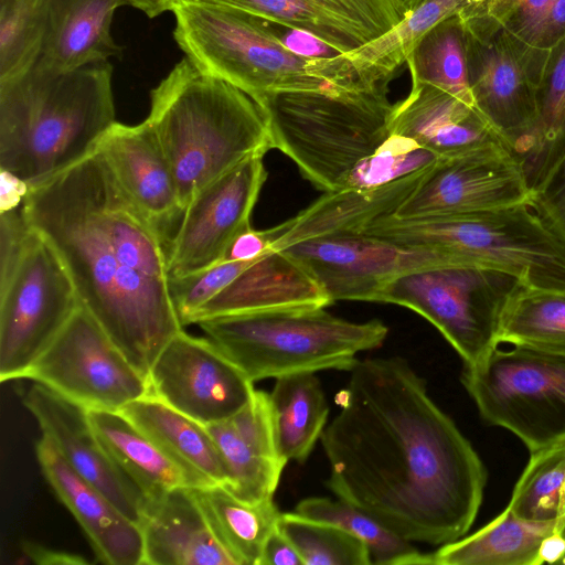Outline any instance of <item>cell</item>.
<instances>
[{"mask_svg": "<svg viewBox=\"0 0 565 565\" xmlns=\"http://www.w3.org/2000/svg\"><path fill=\"white\" fill-rule=\"evenodd\" d=\"M320 441L326 486L409 542L462 537L482 503L487 470L403 358L358 360Z\"/></svg>", "mask_w": 565, "mask_h": 565, "instance_id": "obj_1", "label": "cell"}, {"mask_svg": "<svg viewBox=\"0 0 565 565\" xmlns=\"http://www.w3.org/2000/svg\"><path fill=\"white\" fill-rule=\"evenodd\" d=\"M22 211L61 257L81 305L148 377L160 351L183 329L170 295L163 232L98 150L30 189Z\"/></svg>", "mask_w": 565, "mask_h": 565, "instance_id": "obj_2", "label": "cell"}, {"mask_svg": "<svg viewBox=\"0 0 565 565\" xmlns=\"http://www.w3.org/2000/svg\"><path fill=\"white\" fill-rule=\"evenodd\" d=\"M113 66L33 67L0 84V170L36 188L93 154L116 122Z\"/></svg>", "mask_w": 565, "mask_h": 565, "instance_id": "obj_3", "label": "cell"}, {"mask_svg": "<svg viewBox=\"0 0 565 565\" xmlns=\"http://www.w3.org/2000/svg\"><path fill=\"white\" fill-rule=\"evenodd\" d=\"M146 121L169 162L182 212L205 185L273 149L259 103L188 57L152 89Z\"/></svg>", "mask_w": 565, "mask_h": 565, "instance_id": "obj_4", "label": "cell"}, {"mask_svg": "<svg viewBox=\"0 0 565 565\" xmlns=\"http://www.w3.org/2000/svg\"><path fill=\"white\" fill-rule=\"evenodd\" d=\"M173 38L195 66L258 99L282 93L349 92L338 56L289 50L274 25L203 0H175Z\"/></svg>", "mask_w": 565, "mask_h": 565, "instance_id": "obj_5", "label": "cell"}, {"mask_svg": "<svg viewBox=\"0 0 565 565\" xmlns=\"http://www.w3.org/2000/svg\"><path fill=\"white\" fill-rule=\"evenodd\" d=\"M196 324L253 382L323 370L350 371L362 351L380 348L387 327L351 322L324 307L223 315Z\"/></svg>", "mask_w": 565, "mask_h": 565, "instance_id": "obj_6", "label": "cell"}, {"mask_svg": "<svg viewBox=\"0 0 565 565\" xmlns=\"http://www.w3.org/2000/svg\"><path fill=\"white\" fill-rule=\"evenodd\" d=\"M271 148L288 156L317 188L344 186L354 167L391 135L385 88L282 93L256 99Z\"/></svg>", "mask_w": 565, "mask_h": 565, "instance_id": "obj_7", "label": "cell"}, {"mask_svg": "<svg viewBox=\"0 0 565 565\" xmlns=\"http://www.w3.org/2000/svg\"><path fill=\"white\" fill-rule=\"evenodd\" d=\"M362 233L402 246L429 248L452 263L502 270L527 286L565 289V243L530 204L459 215H390Z\"/></svg>", "mask_w": 565, "mask_h": 565, "instance_id": "obj_8", "label": "cell"}, {"mask_svg": "<svg viewBox=\"0 0 565 565\" xmlns=\"http://www.w3.org/2000/svg\"><path fill=\"white\" fill-rule=\"evenodd\" d=\"M520 284L502 270L449 263L396 277L382 289L376 302L417 312L439 330L465 366H473L498 348L501 311Z\"/></svg>", "mask_w": 565, "mask_h": 565, "instance_id": "obj_9", "label": "cell"}, {"mask_svg": "<svg viewBox=\"0 0 565 565\" xmlns=\"http://www.w3.org/2000/svg\"><path fill=\"white\" fill-rule=\"evenodd\" d=\"M460 13L475 106L523 166L535 145L536 88L548 51L513 35L477 4Z\"/></svg>", "mask_w": 565, "mask_h": 565, "instance_id": "obj_10", "label": "cell"}, {"mask_svg": "<svg viewBox=\"0 0 565 565\" xmlns=\"http://www.w3.org/2000/svg\"><path fill=\"white\" fill-rule=\"evenodd\" d=\"M461 383L480 416L530 452L565 440V354L513 345L465 366Z\"/></svg>", "mask_w": 565, "mask_h": 565, "instance_id": "obj_11", "label": "cell"}, {"mask_svg": "<svg viewBox=\"0 0 565 565\" xmlns=\"http://www.w3.org/2000/svg\"><path fill=\"white\" fill-rule=\"evenodd\" d=\"M81 306L56 250L32 228L21 259L0 288V380L24 375Z\"/></svg>", "mask_w": 565, "mask_h": 565, "instance_id": "obj_12", "label": "cell"}, {"mask_svg": "<svg viewBox=\"0 0 565 565\" xmlns=\"http://www.w3.org/2000/svg\"><path fill=\"white\" fill-rule=\"evenodd\" d=\"M24 379L87 411L119 412L150 394L149 381L84 307L29 369Z\"/></svg>", "mask_w": 565, "mask_h": 565, "instance_id": "obj_13", "label": "cell"}, {"mask_svg": "<svg viewBox=\"0 0 565 565\" xmlns=\"http://www.w3.org/2000/svg\"><path fill=\"white\" fill-rule=\"evenodd\" d=\"M521 161L503 145L440 158L397 209L399 218L470 214L531 204Z\"/></svg>", "mask_w": 565, "mask_h": 565, "instance_id": "obj_14", "label": "cell"}, {"mask_svg": "<svg viewBox=\"0 0 565 565\" xmlns=\"http://www.w3.org/2000/svg\"><path fill=\"white\" fill-rule=\"evenodd\" d=\"M148 381L151 395L204 426L233 416L256 391L212 340L183 329L160 351Z\"/></svg>", "mask_w": 565, "mask_h": 565, "instance_id": "obj_15", "label": "cell"}, {"mask_svg": "<svg viewBox=\"0 0 565 565\" xmlns=\"http://www.w3.org/2000/svg\"><path fill=\"white\" fill-rule=\"evenodd\" d=\"M281 250L311 275L331 302L376 301L396 277L451 263L429 248L402 246L364 233L318 236Z\"/></svg>", "mask_w": 565, "mask_h": 565, "instance_id": "obj_16", "label": "cell"}, {"mask_svg": "<svg viewBox=\"0 0 565 565\" xmlns=\"http://www.w3.org/2000/svg\"><path fill=\"white\" fill-rule=\"evenodd\" d=\"M263 157L243 161L186 204L167 246L169 278L184 277L221 262L232 242L252 228L250 214L267 177Z\"/></svg>", "mask_w": 565, "mask_h": 565, "instance_id": "obj_17", "label": "cell"}, {"mask_svg": "<svg viewBox=\"0 0 565 565\" xmlns=\"http://www.w3.org/2000/svg\"><path fill=\"white\" fill-rule=\"evenodd\" d=\"M65 461L139 525L147 498L117 465L94 431L88 411L44 385L34 383L22 396Z\"/></svg>", "mask_w": 565, "mask_h": 565, "instance_id": "obj_18", "label": "cell"}, {"mask_svg": "<svg viewBox=\"0 0 565 565\" xmlns=\"http://www.w3.org/2000/svg\"><path fill=\"white\" fill-rule=\"evenodd\" d=\"M308 32L337 54L380 38L405 17L395 0H203Z\"/></svg>", "mask_w": 565, "mask_h": 565, "instance_id": "obj_19", "label": "cell"}, {"mask_svg": "<svg viewBox=\"0 0 565 565\" xmlns=\"http://www.w3.org/2000/svg\"><path fill=\"white\" fill-rule=\"evenodd\" d=\"M35 452L45 479L82 526L97 559L107 565H142L140 526L75 472L50 438L42 435Z\"/></svg>", "mask_w": 565, "mask_h": 565, "instance_id": "obj_20", "label": "cell"}, {"mask_svg": "<svg viewBox=\"0 0 565 565\" xmlns=\"http://www.w3.org/2000/svg\"><path fill=\"white\" fill-rule=\"evenodd\" d=\"M390 131L415 140L439 159L504 146L473 104L418 81H412L408 95L393 105Z\"/></svg>", "mask_w": 565, "mask_h": 565, "instance_id": "obj_21", "label": "cell"}, {"mask_svg": "<svg viewBox=\"0 0 565 565\" xmlns=\"http://www.w3.org/2000/svg\"><path fill=\"white\" fill-rule=\"evenodd\" d=\"M206 428L227 472L224 487L244 501L273 499L287 461L276 446L268 393L255 391L237 413Z\"/></svg>", "mask_w": 565, "mask_h": 565, "instance_id": "obj_22", "label": "cell"}, {"mask_svg": "<svg viewBox=\"0 0 565 565\" xmlns=\"http://www.w3.org/2000/svg\"><path fill=\"white\" fill-rule=\"evenodd\" d=\"M139 526L142 565H238L218 540L193 489L147 499Z\"/></svg>", "mask_w": 565, "mask_h": 565, "instance_id": "obj_23", "label": "cell"}, {"mask_svg": "<svg viewBox=\"0 0 565 565\" xmlns=\"http://www.w3.org/2000/svg\"><path fill=\"white\" fill-rule=\"evenodd\" d=\"M430 168L376 188L326 191L292 218L264 231L268 250L323 235L362 233L375 221L394 215Z\"/></svg>", "mask_w": 565, "mask_h": 565, "instance_id": "obj_24", "label": "cell"}, {"mask_svg": "<svg viewBox=\"0 0 565 565\" xmlns=\"http://www.w3.org/2000/svg\"><path fill=\"white\" fill-rule=\"evenodd\" d=\"M97 150L125 192L162 232L175 216H181L171 168L146 120L135 126L116 121Z\"/></svg>", "mask_w": 565, "mask_h": 565, "instance_id": "obj_25", "label": "cell"}, {"mask_svg": "<svg viewBox=\"0 0 565 565\" xmlns=\"http://www.w3.org/2000/svg\"><path fill=\"white\" fill-rule=\"evenodd\" d=\"M330 303L327 294L297 260L282 250H269L196 309L186 326L223 315Z\"/></svg>", "mask_w": 565, "mask_h": 565, "instance_id": "obj_26", "label": "cell"}, {"mask_svg": "<svg viewBox=\"0 0 565 565\" xmlns=\"http://www.w3.org/2000/svg\"><path fill=\"white\" fill-rule=\"evenodd\" d=\"M127 0H53L47 28L34 67L67 73L120 57L110 26L116 10Z\"/></svg>", "mask_w": 565, "mask_h": 565, "instance_id": "obj_27", "label": "cell"}, {"mask_svg": "<svg viewBox=\"0 0 565 565\" xmlns=\"http://www.w3.org/2000/svg\"><path fill=\"white\" fill-rule=\"evenodd\" d=\"M88 418L107 451L147 499L204 487L120 412L93 409Z\"/></svg>", "mask_w": 565, "mask_h": 565, "instance_id": "obj_28", "label": "cell"}, {"mask_svg": "<svg viewBox=\"0 0 565 565\" xmlns=\"http://www.w3.org/2000/svg\"><path fill=\"white\" fill-rule=\"evenodd\" d=\"M119 412L204 487L227 484L226 469L206 426L151 394Z\"/></svg>", "mask_w": 565, "mask_h": 565, "instance_id": "obj_29", "label": "cell"}, {"mask_svg": "<svg viewBox=\"0 0 565 565\" xmlns=\"http://www.w3.org/2000/svg\"><path fill=\"white\" fill-rule=\"evenodd\" d=\"M565 516L554 522H532L508 507L467 537L443 544L427 554V565H540L543 541L563 531Z\"/></svg>", "mask_w": 565, "mask_h": 565, "instance_id": "obj_30", "label": "cell"}, {"mask_svg": "<svg viewBox=\"0 0 565 565\" xmlns=\"http://www.w3.org/2000/svg\"><path fill=\"white\" fill-rule=\"evenodd\" d=\"M466 4L462 0L427 1L380 38L340 54L348 74L362 88H385L393 74L407 63L425 36Z\"/></svg>", "mask_w": 565, "mask_h": 565, "instance_id": "obj_31", "label": "cell"}, {"mask_svg": "<svg viewBox=\"0 0 565 565\" xmlns=\"http://www.w3.org/2000/svg\"><path fill=\"white\" fill-rule=\"evenodd\" d=\"M268 397L279 455L287 462H305L328 424L329 405L319 379L312 372L279 376Z\"/></svg>", "mask_w": 565, "mask_h": 565, "instance_id": "obj_32", "label": "cell"}, {"mask_svg": "<svg viewBox=\"0 0 565 565\" xmlns=\"http://www.w3.org/2000/svg\"><path fill=\"white\" fill-rule=\"evenodd\" d=\"M218 540L238 565H258L281 515L273 499L244 501L222 484L193 489Z\"/></svg>", "mask_w": 565, "mask_h": 565, "instance_id": "obj_33", "label": "cell"}, {"mask_svg": "<svg viewBox=\"0 0 565 565\" xmlns=\"http://www.w3.org/2000/svg\"><path fill=\"white\" fill-rule=\"evenodd\" d=\"M497 342L565 354V289L520 284L501 311Z\"/></svg>", "mask_w": 565, "mask_h": 565, "instance_id": "obj_34", "label": "cell"}, {"mask_svg": "<svg viewBox=\"0 0 565 565\" xmlns=\"http://www.w3.org/2000/svg\"><path fill=\"white\" fill-rule=\"evenodd\" d=\"M535 100V145L523 164L532 192L565 159V36L548 50Z\"/></svg>", "mask_w": 565, "mask_h": 565, "instance_id": "obj_35", "label": "cell"}, {"mask_svg": "<svg viewBox=\"0 0 565 565\" xmlns=\"http://www.w3.org/2000/svg\"><path fill=\"white\" fill-rule=\"evenodd\" d=\"M295 512L318 521L334 524L360 539L370 552L372 564L426 565L427 554L399 536L359 507L326 497L301 500Z\"/></svg>", "mask_w": 565, "mask_h": 565, "instance_id": "obj_36", "label": "cell"}, {"mask_svg": "<svg viewBox=\"0 0 565 565\" xmlns=\"http://www.w3.org/2000/svg\"><path fill=\"white\" fill-rule=\"evenodd\" d=\"M460 10L436 25L406 64L412 81L445 89L475 105L468 77L466 31Z\"/></svg>", "mask_w": 565, "mask_h": 565, "instance_id": "obj_37", "label": "cell"}, {"mask_svg": "<svg viewBox=\"0 0 565 565\" xmlns=\"http://www.w3.org/2000/svg\"><path fill=\"white\" fill-rule=\"evenodd\" d=\"M53 0H0V84L38 63Z\"/></svg>", "mask_w": 565, "mask_h": 565, "instance_id": "obj_38", "label": "cell"}, {"mask_svg": "<svg viewBox=\"0 0 565 565\" xmlns=\"http://www.w3.org/2000/svg\"><path fill=\"white\" fill-rule=\"evenodd\" d=\"M508 508L532 522L565 516V440L531 452Z\"/></svg>", "mask_w": 565, "mask_h": 565, "instance_id": "obj_39", "label": "cell"}, {"mask_svg": "<svg viewBox=\"0 0 565 565\" xmlns=\"http://www.w3.org/2000/svg\"><path fill=\"white\" fill-rule=\"evenodd\" d=\"M278 529L292 543L303 565H370L365 544L345 530L296 512L281 513Z\"/></svg>", "mask_w": 565, "mask_h": 565, "instance_id": "obj_40", "label": "cell"}, {"mask_svg": "<svg viewBox=\"0 0 565 565\" xmlns=\"http://www.w3.org/2000/svg\"><path fill=\"white\" fill-rule=\"evenodd\" d=\"M438 157L415 140L391 134L351 171L343 188L370 189L385 185L433 167Z\"/></svg>", "mask_w": 565, "mask_h": 565, "instance_id": "obj_41", "label": "cell"}, {"mask_svg": "<svg viewBox=\"0 0 565 565\" xmlns=\"http://www.w3.org/2000/svg\"><path fill=\"white\" fill-rule=\"evenodd\" d=\"M255 259L222 260L194 274L170 278V295L182 327L196 309L214 298Z\"/></svg>", "mask_w": 565, "mask_h": 565, "instance_id": "obj_42", "label": "cell"}, {"mask_svg": "<svg viewBox=\"0 0 565 565\" xmlns=\"http://www.w3.org/2000/svg\"><path fill=\"white\" fill-rule=\"evenodd\" d=\"M530 205L545 225L565 243V159L533 191Z\"/></svg>", "mask_w": 565, "mask_h": 565, "instance_id": "obj_43", "label": "cell"}, {"mask_svg": "<svg viewBox=\"0 0 565 565\" xmlns=\"http://www.w3.org/2000/svg\"><path fill=\"white\" fill-rule=\"evenodd\" d=\"M31 231L22 205L0 212V288H3L12 277Z\"/></svg>", "mask_w": 565, "mask_h": 565, "instance_id": "obj_44", "label": "cell"}, {"mask_svg": "<svg viewBox=\"0 0 565 565\" xmlns=\"http://www.w3.org/2000/svg\"><path fill=\"white\" fill-rule=\"evenodd\" d=\"M552 2L553 0H508L491 12L483 11L505 30L530 44L536 26Z\"/></svg>", "mask_w": 565, "mask_h": 565, "instance_id": "obj_45", "label": "cell"}, {"mask_svg": "<svg viewBox=\"0 0 565 565\" xmlns=\"http://www.w3.org/2000/svg\"><path fill=\"white\" fill-rule=\"evenodd\" d=\"M565 36V0H553L536 26L530 45L548 51Z\"/></svg>", "mask_w": 565, "mask_h": 565, "instance_id": "obj_46", "label": "cell"}, {"mask_svg": "<svg viewBox=\"0 0 565 565\" xmlns=\"http://www.w3.org/2000/svg\"><path fill=\"white\" fill-rule=\"evenodd\" d=\"M258 565H303L292 543L277 527L267 539Z\"/></svg>", "mask_w": 565, "mask_h": 565, "instance_id": "obj_47", "label": "cell"}, {"mask_svg": "<svg viewBox=\"0 0 565 565\" xmlns=\"http://www.w3.org/2000/svg\"><path fill=\"white\" fill-rule=\"evenodd\" d=\"M267 252L269 250L264 231L249 228L232 242L222 260H248L257 258Z\"/></svg>", "mask_w": 565, "mask_h": 565, "instance_id": "obj_48", "label": "cell"}, {"mask_svg": "<svg viewBox=\"0 0 565 565\" xmlns=\"http://www.w3.org/2000/svg\"><path fill=\"white\" fill-rule=\"evenodd\" d=\"M30 188L15 175L0 170V212L18 209L22 205Z\"/></svg>", "mask_w": 565, "mask_h": 565, "instance_id": "obj_49", "label": "cell"}, {"mask_svg": "<svg viewBox=\"0 0 565 565\" xmlns=\"http://www.w3.org/2000/svg\"><path fill=\"white\" fill-rule=\"evenodd\" d=\"M25 555L31 562L44 565L55 564H85L87 561L82 556L66 552L45 548L38 544L26 543L24 547Z\"/></svg>", "mask_w": 565, "mask_h": 565, "instance_id": "obj_50", "label": "cell"}, {"mask_svg": "<svg viewBox=\"0 0 565 565\" xmlns=\"http://www.w3.org/2000/svg\"><path fill=\"white\" fill-rule=\"evenodd\" d=\"M565 556V537L562 531H557L548 535L542 543L540 548V562L543 563H558Z\"/></svg>", "mask_w": 565, "mask_h": 565, "instance_id": "obj_51", "label": "cell"}, {"mask_svg": "<svg viewBox=\"0 0 565 565\" xmlns=\"http://www.w3.org/2000/svg\"><path fill=\"white\" fill-rule=\"evenodd\" d=\"M175 0H127L128 4L142 11L149 18H156L171 11Z\"/></svg>", "mask_w": 565, "mask_h": 565, "instance_id": "obj_52", "label": "cell"}, {"mask_svg": "<svg viewBox=\"0 0 565 565\" xmlns=\"http://www.w3.org/2000/svg\"><path fill=\"white\" fill-rule=\"evenodd\" d=\"M403 15L406 18L407 15L415 12L423 4H425L429 0H395Z\"/></svg>", "mask_w": 565, "mask_h": 565, "instance_id": "obj_53", "label": "cell"}, {"mask_svg": "<svg viewBox=\"0 0 565 565\" xmlns=\"http://www.w3.org/2000/svg\"><path fill=\"white\" fill-rule=\"evenodd\" d=\"M508 0H487L481 4H478L482 10L487 12H491L502 6Z\"/></svg>", "mask_w": 565, "mask_h": 565, "instance_id": "obj_54", "label": "cell"}, {"mask_svg": "<svg viewBox=\"0 0 565 565\" xmlns=\"http://www.w3.org/2000/svg\"><path fill=\"white\" fill-rule=\"evenodd\" d=\"M462 1L468 3V4H481V3H483L487 0H462Z\"/></svg>", "mask_w": 565, "mask_h": 565, "instance_id": "obj_55", "label": "cell"}, {"mask_svg": "<svg viewBox=\"0 0 565 565\" xmlns=\"http://www.w3.org/2000/svg\"><path fill=\"white\" fill-rule=\"evenodd\" d=\"M562 534H563V536L565 537V525H564V527H563ZM562 564H565V556H564V558H563V561H562Z\"/></svg>", "mask_w": 565, "mask_h": 565, "instance_id": "obj_56", "label": "cell"}]
</instances>
